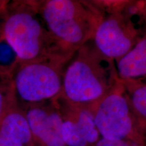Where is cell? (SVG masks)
<instances>
[{"instance_id": "cell-1", "label": "cell", "mask_w": 146, "mask_h": 146, "mask_svg": "<svg viewBox=\"0 0 146 146\" xmlns=\"http://www.w3.org/2000/svg\"><path fill=\"white\" fill-rule=\"evenodd\" d=\"M34 4L58 51L68 59L93 39L104 15L96 1L35 0Z\"/></svg>"}, {"instance_id": "cell-2", "label": "cell", "mask_w": 146, "mask_h": 146, "mask_svg": "<svg viewBox=\"0 0 146 146\" xmlns=\"http://www.w3.org/2000/svg\"><path fill=\"white\" fill-rule=\"evenodd\" d=\"M120 81L114 60L100 54L91 40L67 64L60 96L72 104L90 110L114 91Z\"/></svg>"}, {"instance_id": "cell-3", "label": "cell", "mask_w": 146, "mask_h": 146, "mask_svg": "<svg viewBox=\"0 0 146 146\" xmlns=\"http://www.w3.org/2000/svg\"><path fill=\"white\" fill-rule=\"evenodd\" d=\"M0 30L15 50L21 64L56 55L63 56L38 14L33 0L10 1L5 13L0 16Z\"/></svg>"}, {"instance_id": "cell-4", "label": "cell", "mask_w": 146, "mask_h": 146, "mask_svg": "<svg viewBox=\"0 0 146 146\" xmlns=\"http://www.w3.org/2000/svg\"><path fill=\"white\" fill-rule=\"evenodd\" d=\"M131 2L98 1L104 15L92 41L100 54L114 61L127 54L146 31L137 25L134 17L141 13Z\"/></svg>"}, {"instance_id": "cell-5", "label": "cell", "mask_w": 146, "mask_h": 146, "mask_svg": "<svg viewBox=\"0 0 146 146\" xmlns=\"http://www.w3.org/2000/svg\"><path fill=\"white\" fill-rule=\"evenodd\" d=\"M70 60L56 55L21 64L12 80L19 105L25 108L56 99L61 94L64 72Z\"/></svg>"}, {"instance_id": "cell-6", "label": "cell", "mask_w": 146, "mask_h": 146, "mask_svg": "<svg viewBox=\"0 0 146 146\" xmlns=\"http://www.w3.org/2000/svg\"><path fill=\"white\" fill-rule=\"evenodd\" d=\"M101 138L126 140L146 146L126 94L123 81L114 91L90 109Z\"/></svg>"}, {"instance_id": "cell-7", "label": "cell", "mask_w": 146, "mask_h": 146, "mask_svg": "<svg viewBox=\"0 0 146 146\" xmlns=\"http://www.w3.org/2000/svg\"><path fill=\"white\" fill-rule=\"evenodd\" d=\"M53 102L61 116L66 145L96 146L101 136L90 110L72 104L60 96Z\"/></svg>"}, {"instance_id": "cell-8", "label": "cell", "mask_w": 146, "mask_h": 146, "mask_svg": "<svg viewBox=\"0 0 146 146\" xmlns=\"http://www.w3.org/2000/svg\"><path fill=\"white\" fill-rule=\"evenodd\" d=\"M31 131L34 146H66L62 118L54 102L23 108Z\"/></svg>"}, {"instance_id": "cell-9", "label": "cell", "mask_w": 146, "mask_h": 146, "mask_svg": "<svg viewBox=\"0 0 146 146\" xmlns=\"http://www.w3.org/2000/svg\"><path fill=\"white\" fill-rule=\"evenodd\" d=\"M0 146H34L26 114L18 103L0 123Z\"/></svg>"}, {"instance_id": "cell-10", "label": "cell", "mask_w": 146, "mask_h": 146, "mask_svg": "<svg viewBox=\"0 0 146 146\" xmlns=\"http://www.w3.org/2000/svg\"><path fill=\"white\" fill-rule=\"evenodd\" d=\"M120 80L146 78V31L131 50L115 61Z\"/></svg>"}, {"instance_id": "cell-11", "label": "cell", "mask_w": 146, "mask_h": 146, "mask_svg": "<svg viewBox=\"0 0 146 146\" xmlns=\"http://www.w3.org/2000/svg\"><path fill=\"white\" fill-rule=\"evenodd\" d=\"M122 81L133 114L146 139V82L143 80Z\"/></svg>"}, {"instance_id": "cell-12", "label": "cell", "mask_w": 146, "mask_h": 146, "mask_svg": "<svg viewBox=\"0 0 146 146\" xmlns=\"http://www.w3.org/2000/svg\"><path fill=\"white\" fill-rule=\"evenodd\" d=\"M20 64L17 54L0 30V80H12Z\"/></svg>"}, {"instance_id": "cell-13", "label": "cell", "mask_w": 146, "mask_h": 146, "mask_svg": "<svg viewBox=\"0 0 146 146\" xmlns=\"http://www.w3.org/2000/svg\"><path fill=\"white\" fill-rule=\"evenodd\" d=\"M18 104L12 80H0V123L5 114Z\"/></svg>"}, {"instance_id": "cell-14", "label": "cell", "mask_w": 146, "mask_h": 146, "mask_svg": "<svg viewBox=\"0 0 146 146\" xmlns=\"http://www.w3.org/2000/svg\"><path fill=\"white\" fill-rule=\"evenodd\" d=\"M96 146H145L126 140H108L100 139Z\"/></svg>"}, {"instance_id": "cell-15", "label": "cell", "mask_w": 146, "mask_h": 146, "mask_svg": "<svg viewBox=\"0 0 146 146\" xmlns=\"http://www.w3.org/2000/svg\"><path fill=\"white\" fill-rule=\"evenodd\" d=\"M10 2L8 0H0V16L5 13Z\"/></svg>"}, {"instance_id": "cell-16", "label": "cell", "mask_w": 146, "mask_h": 146, "mask_svg": "<svg viewBox=\"0 0 146 146\" xmlns=\"http://www.w3.org/2000/svg\"><path fill=\"white\" fill-rule=\"evenodd\" d=\"M142 6H143V10L146 16V1H142Z\"/></svg>"}, {"instance_id": "cell-17", "label": "cell", "mask_w": 146, "mask_h": 146, "mask_svg": "<svg viewBox=\"0 0 146 146\" xmlns=\"http://www.w3.org/2000/svg\"><path fill=\"white\" fill-rule=\"evenodd\" d=\"M143 81H145V82H146V78H145V79H144V80H143Z\"/></svg>"}]
</instances>
